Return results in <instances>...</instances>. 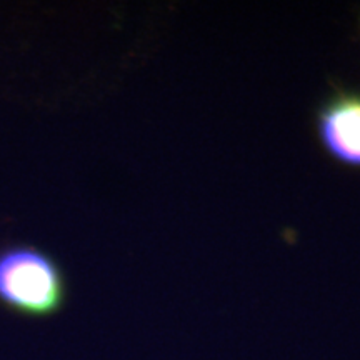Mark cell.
Wrapping results in <instances>:
<instances>
[{
	"label": "cell",
	"instance_id": "cell-1",
	"mask_svg": "<svg viewBox=\"0 0 360 360\" xmlns=\"http://www.w3.org/2000/svg\"><path fill=\"white\" fill-rule=\"evenodd\" d=\"M65 300V281L56 260L32 245L0 250V304L30 317L56 314Z\"/></svg>",
	"mask_w": 360,
	"mask_h": 360
},
{
	"label": "cell",
	"instance_id": "cell-2",
	"mask_svg": "<svg viewBox=\"0 0 360 360\" xmlns=\"http://www.w3.org/2000/svg\"><path fill=\"white\" fill-rule=\"evenodd\" d=\"M317 132L328 155L360 167V94L337 92L317 112Z\"/></svg>",
	"mask_w": 360,
	"mask_h": 360
}]
</instances>
